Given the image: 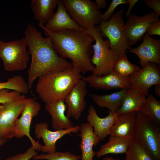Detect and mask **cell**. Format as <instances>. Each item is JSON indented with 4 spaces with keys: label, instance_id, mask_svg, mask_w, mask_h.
<instances>
[{
    "label": "cell",
    "instance_id": "4316f807",
    "mask_svg": "<svg viewBox=\"0 0 160 160\" xmlns=\"http://www.w3.org/2000/svg\"><path fill=\"white\" fill-rule=\"evenodd\" d=\"M125 153V160H154L145 149L133 139Z\"/></svg>",
    "mask_w": 160,
    "mask_h": 160
},
{
    "label": "cell",
    "instance_id": "d6986e66",
    "mask_svg": "<svg viewBox=\"0 0 160 160\" xmlns=\"http://www.w3.org/2000/svg\"><path fill=\"white\" fill-rule=\"evenodd\" d=\"M81 138L79 147L81 152L80 160H93L95 155L93 147L96 146L101 140L94 133L93 128L88 123L82 124L79 126Z\"/></svg>",
    "mask_w": 160,
    "mask_h": 160
},
{
    "label": "cell",
    "instance_id": "4dcf8cb0",
    "mask_svg": "<svg viewBox=\"0 0 160 160\" xmlns=\"http://www.w3.org/2000/svg\"><path fill=\"white\" fill-rule=\"evenodd\" d=\"M21 94L16 91H10L8 89H2L0 90V104L13 101L18 98Z\"/></svg>",
    "mask_w": 160,
    "mask_h": 160
},
{
    "label": "cell",
    "instance_id": "7a4b0ae2",
    "mask_svg": "<svg viewBox=\"0 0 160 160\" xmlns=\"http://www.w3.org/2000/svg\"><path fill=\"white\" fill-rule=\"evenodd\" d=\"M44 31L51 38L58 54L64 59H71L74 68L83 74L93 72L95 66L91 59L93 53L92 44L95 40L92 35L85 31L67 29L54 32Z\"/></svg>",
    "mask_w": 160,
    "mask_h": 160
},
{
    "label": "cell",
    "instance_id": "44dd1931",
    "mask_svg": "<svg viewBox=\"0 0 160 160\" xmlns=\"http://www.w3.org/2000/svg\"><path fill=\"white\" fill-rule=\"evenodd\" d=\"M137 112L117 115L110 129L109 135L133 139Z\"/></svg>",
    "mask_w": 160,
    "mask_h": 160
},
{
    "label": "cell",
    "instance_id": "6da1fadb",
    "mask_svg": "<svg viewBox=\"0 0 160 160\" xmlns=\"http://www.w3.org/2000/svg\"><path fill=\"white\" fill-rule=\"evenodd\" d=\"M25 34L28 52L32 57L28 71L27 83L30 90L33 81L42 75L49 71L73 67L72 63L58 55L50 37H43L30 23L27 25Z\"/></svg>",
    "mask_w": 160,
    "mask_h": 160
},
{
    "label": "cell",
    "instance_id": "9a60e30c",
    "mask_svg": "<svg viewBox=\"0 0 160 160\" xmlns=\"http://www.w3.org/2000/svg\"><path fill=\"white\" fill-rule=\"evenodd\" d=\"M142 43L135 48H131L127 52L134 53L139 58L142 68L150 62L160 65V40L145 34Z\"/></svg>",
    "mask_w": 160,
    "mask_h": 160
},
{
    "label": "cell",
    "instance_id": "1f68e13d",
    "mask_svg": "<svg viewBox=\"0 0 160 160\" xmlns=\"http://www.w3.org/2000/svg\"><path fill=\"white\" fill-rule=\"evenodd\" d=\"M128 4L127 0H113L106 11L102 14L100 19L102 21H107L114 13L116 8L121 4Z\"/></svg>",
    "mask_w": 160,
    "mask_h": 160
},
{
    "label": "cell",
    "instance_id": "ac0fdd59",
    "mask_svg": "<svg viewBox=\"0 0 160 160\" xmlns=\"http://www.w3.org/2000/svg\"><path fill=\"white\" fill-rule=\"evenodd\" d=\"M117 116L116 112L113 113L109 111L107 116L101 118L98 115L93 105H90L88 109L87 120L93 128L94 133L101 140H102L110 135V129L114 122Z\"/></svg>",
    "mask_w": 160,
    "mask_h": 160
},
{
    "label": "cell",
    "instance_id": "f546056e",
    "mask_svg": "<svg viewBox=\"0 0 160 160\" xmlns=\"http://www.w3.org/2000/svg\"><path fill=\"white\" fill-rule=\"evenodd\" d=\"M81 157L75 155L69 151L62 152L56 151L50 153H42L37 155L33 158L34 160H80Z\"/></svg>",
    "mask_w": 160,
    "mask_h": 160
},
{
    "label": "cell",
    "instance_id": "52a82bcc",
    "mask_svg": "<svg viewBox=\"0 0 160 160\" xmlns=\"http://www.w3.org/2000/svg\"><path fill=\"white\" fill-rule=\"evenodd\" d=\"M25 37L7 42L0 40V58L5 71H20L26 68L29 59Z\"/></svg>",
    "mask_w": 160,
    "mask_h": 160
},
{
    "label": "cell",
    "instance_id": "4fadbf2b",
    "mask_svg": "<svg viewBox=\"0 0 160 160\" xmlns=\"http://www.w3.org/2000/svg\"><path fill=\"white\" fill-rule=\"evenodd\" d=\"M79 127V126L76 125L69 129L52 131L48 129L47 123L41 122L35 125L34 133L37 139L41 138L43 140L44 145H42L41 151L44 153H50L56 151V143L57 140L66 134L78 132Z\"/></svg>",
    "mask_w": 160,
    "mask_h": 160
},
{
    "label": "cell",
    "instance_id": "3957f363",
    "mask_svg": "<svg viewBox=\"0 0 160 160\" xmlns=\"http://www.w3.org/2000/svg\"><path fill=\"white\" fill-rule=\"evenodd\" d=\"M82 74L71 68L48 72L39 77L36 92L45 103L64 99L78 81Z\"/></svg>",
    "mask_w": 160,
    "mask_h": 160
},
{
    "label": "cell",
    "instance_id": "ab89813d",
    "mask_svg": "<svg viewBox=\"0 0 160 160\" xmlns=\"http://www.w3.org/2000/svg\"><path fill=\"white\" fill-rule=\"evenodd\" d=\"M7 141V140L0 138V147L3 145Z\"/></svg>",
    "mask_w": 160,
    "mask_h": 160
},
{
    "label": "cell",
    "instance_id": "8fae6325",
    "mask_svg": "<svg viewBox=\"0 0 160 160\" xmlns=\"http://www.w3.org/2000/svg\"><path fill=\"white\" fill-rule=\"evenodd\" d=\"M41 108L40 104L32 98H27L21 116L16 122V137L21 138L25 136L30 140L35 150L41 151L42 146L36 141L30 134L31 124L33 118L38 115Z\"/></svg>",
    "mask_w": 160,
    "mask_h": 160
},
{
    "label": "cell",
    "instance_id": "d590c367",
    "mask_svg": "<svg viewBox=\"0 0 160 160\" xmlns=\"http://www.w3.org/2000/svg\"><path fill=\"white\" fill-rule=\"evenodd\" d=\"M129 6L127 11L125 14V17L128 18L131 15V12L132 9L138 1V0H127Z\"/></svg>",
    "mask_w": 160,
    "mask_h": 160
},
{
    "label": "cell",
    "instance_id": "7c38bea8",
    "mask_svg": "<svg viewBox=\"0 0 160 160\" xmlns=\"http://www.w3.org/2000/svg\"><path fill=\"white\" fill-rule=\"evenodd\" d=\"M159 17L153 11L142 16L131 14L124 25L130 46L143 39L151 24L159 20Z\"/></svg>",
    "mask_w": 160,
    "mask_h": 160
},
{
    "label": "cell",
    "instance_id": "f1b7e54d",
    "mask_svg": "<svg viewBox=\"0 0 160 160\" xmlns=\"http://www.w3.org/2000/svg\"><path fill=\"white\" fill-rule=\"evenodd\" d=\"M5 89L16 91L24 95L27 94L30 90L28 83L19 75L9 78L6 81L0 82V90Z\"/></svg>",
    "mask_w": 160,
    "mask_h": 160
},
{
    "label": "cell",
    "instance_id": "e0dca14e",
    "mask_svg": "<svg viewBox=\"0 0 160 160\" xmlns=\"http://www.w3.org/2000/svg\"><path fill=\"white\" fill-rule=\"evenodd\" d=\"M89 87L97 90H110L115 89L130 88L127 77L122 76L113 71L104 76L89 75L83 77Z\"/></svg>",
    "mask_w": 160,
    "mask_h": 160
},
{
    "label": "cell",
    "instance_id": "ba28073f",
    "mask_svg": "<svg viewBox=\"0 0 160 160\" xmlns=\"http://www.w3.org/2000/svg\"><path fill=\"white\" fill-rule=\"evenodd\" d=\"M67 12L80 27L86 30L99 24L102 15L95 2L90 0H63Z\"/></svg>",
    "mask_w": 160,
    "mask_h": 160
},
{
    "label": "cell",
    "instance_id": "836d02e7",
    "mask_svg": "<svg viewBox=\"0 0 160 160\" xmlns=\"http://www.w3.org/2000/svg\"><path fill=\"white\" fill-rule=\"evenodd\" d=\"M150 36L154 35H160V20L152 23L146 33Z\"/></svg>",
    "mask_w": 160,
    "mask_h": 160
},
{
    "label": "cell",
    "instance_id": "e575fe53",
    "mask_svg": "<svg viewBox=\"0 0 160 160\" xmlns=\"http://www.w3.org/2000/svg\"><path fill=\"white\" fill-rule=\"evenodd\" d=\"M146 6L153 10L159 16H160V0H144Z\"/></svg>",
    "mask_w": 160,
    "mask_h": 160
},
{
    "label": "cell",
    "instance_id": "83f0119b",
    "mask_svg": "<svg viewBox=\"0 0 160 160\" xmlns=\"http://www.w3.org/2000/svg\"><path fill=\"white\" fill-rule=\"evenodd\" d=\"M141 69L139 66L132 64L129 61L125 53L119 57L113 71L120 76L127 77Z\"/></svg>",
    "mask_w": 160,
    "mask_h": 160
},
{
    "label": "cell",
    "instance_id": "f35d334b",
    "mask_svg": "<svg viewBox=\"0 0 160 160\" xmlns=\"http://www.w3.org/2000/svg\"><path fill=\"white\" fill-rule=\"evenodd\" d=\"M102 160H122L113 158L112 157L106 156Z\"/></svg>",
    "mask_w": 160,
    "mask_h": 160
},
{
    "label": "cell",
    "instance_id": "cb8c5ba5",
    "mask_svg": "<svg viewBox=\"0 0 160 160\" xmlns=\"http://www.w3.org/2000/svg\"><path fill=\"white\" fill-rule=\"evenodd\" d=\"M132 139L110 135L108 141L102 145L99 151L95 152L97 158L108 154L125 153Z\"/></svg>",
    "mask_w": 160,
    "mask_h": 160
},
{
    "label": "cell",
    "instance_id": "8992f818",
    "mask_svg": "<svg viewBox=\"0 0 160 160\" xmlns=\"http://www.w3.org/2000/svg\"><path fill=\"white\" fill-rule=\"evenodd\" d=\"M124 12L123 9L118 10L98 26L103 37L109 40L111 49L119 57L131 48L124 28Z\"/></svg>",
    "mask_w": 160,
    "mask_h": 160
},
{
    "label": "cell",
    "instance_id": "30bf717a",
    "mask_svg": "<svg viewBox=\"0 0 160 160\" xmlns=\"http://www.w3.org/2000/svg\"><path fill=\"white\" fill-rule=\"evenodd\" d=\"M159 66L153 63H149L139 71L128 76L129 88L147 96L149 88L160 83Z\"/></svg>",
    "mask_w": 160,
    "mask_h": 160
},
{
    "label": "cell",
    "instance_id": "7402d4cb",
    "mask_svg": "<svg viewBox=\"0 0 160 160\" xmlns=\"http://www.w3.org/2000/svg\"><path fill=\"white\" fill-rule=\"evenodd\" d=\"M60 0H32L30 4L34 18L38 25L44 26L54 13Z\"/></svg>",
    "mask_w": 160,
    "mask_h": 160
},
{
    "label": "cell",
    "instance_id": "5b68a950",
    "mask_svg": "<svg viewBox=\"0 0 160 160\" xmlns=\"http://www.w3.org/2000/svg\"><path fill=\"white\" fill-rule=\"evenodd\" d=\"M133 139L145 149L154 160H160V127L140 111L136 113Z\"/></svg>",
    "mask_w": 160,
    "mask_h": 160
},
{
    "label": "cell",
    "instance_id": "603a6c76",
    "mask_svg": "<svg viewBox=\"0 0 160 160\" xmlns=\"http://www.w3.org/2000/svg\"><path fill=\"white\" fill-rule=\"evenodd\" d=\"M145 96L132 89H127L122 100L120 107L116 112L117 115L140 111L145 103Z\"/></svg>",
    "mask_w": 160,
    "mask_h": 160
},
{
    "label": "cell",
    "instance_id": "8d00e7d4",
    "mask_svg": "<svg viewBox=\"0 0 160 160\" xmlns=\"http://www.w3.org/2000/svg\"><path fill=\"white\" fill-rule=\"evenodd\" d=\"M95 3L98 9L105 8L107 5L106 1L105 0H95Z\"/></svg>",
    "mask_w": 160,
    "mask_h": 160
},
{
    "label": "cell",
    "instance_id": "9c48e42d",
    "mask_svg": "<svg viewBox=\"0 0 160 160\" xmlns=\"http://www.w3.org/2000/svg\"><path fill=\"white\" fill-rule=\"evenodd\" d=\"M27 97L21 95L16 100L0 105V138L7 141L16 137V122L23 111Z\"/></svg>",
    "mask_w": 160,
    "mask_h": 160
},
{
    "label": "cell",
    "instance_id": "ffe728a7",
    "mask_svg": "<svg viewBox=\"0 0 160 160\" xmlns=\"http://www.w3.org/2000/svg\"><path fill=\"white\" fill-rule=\"evenodd\" d=\"M66 106L64 100L45 105L46 111L52 118V128L55 130L68 129L74 126L69 118L65 114Z\"/></svg>",
    "mask_w": 160,
    "mask_h": 160
},
{
    "label": "cell",
    "instance_id": "d6a6232c",
    "mask_svg": "<svg viewBox=\"0 0 160 160\" xmlns=\"http://www.w3.org/2000/svg\"><path fill=\"white\" fill-rule=\"evenodd\" d=\"M37 155V152L32 145L25 152L10 156L5 160H30Z\"/></svg>",
    "mask_w": 160,
    "mask_h": 160
},
{
    "label": "cell",
    "instance_id": "2e32d148",
    "mask_svg": "<svg viewBox=\"0 0 160 160\" xmlns=\"http://www.w3.org/2000/svg\"><path fill=\"white\" fill-rule=\"evenodd\" d=\"M56 12L44 26L40 27L44 30L54 32L67 29L85 31L71 17L66 10L62 0H60L57 5Z\"/></svg>",
    "mask_w": 160,
    "mask_h": 160
},
{
    "label": "cell",
    "instance_id": "d4e9b609",
    "mask_svg": "<svg viewBox=\"0 0 160 160\" xmlns=\"http://www.w3.org/2000/svg\"><path fill=\"white\" fill-rule=\"evenodd\" d=\"M127 89H121L117 92L108 95L92 94L91 97L99 107L106 108L112 113H115L120 107L122 100Z\"/></svg>",
    "mask_w": 160,
    "mask_h": 160
},
{
    "label": "cell",
    "instance_id": "277c9868",
    "mask_svg": "<svg viewBox=\"0 0 160 160\" xmlns=\"http://www.w3.org/2000/svg\"><path fill=\"white\" fill-rule=\"evenodd\" d=\"M85 31L92 35L95 43L92 45L93 53L91 61L95 65L92 75L98 76L106 75L113 71L119 57L110 48L109 40H104L98 26L88 28Z\"/></svg>",
    "mask_w": 160,
    "mask_h": 160
},
{
    "label": "cell",
    "instance_id": "74e56055",
    "mask_svg": "<svg viewBox=\"0 0 160 160\" xmlns=\"http://www.w3.org/2000/svg\"><path fill=\"white\" fill-rule=\"evenodd\" d=\"M154 91L155 94L158 96H160V83L157 84L155 85Z\"/></svg>",
    "mask_w": 160,
    "mask_h": 160
},
{
    "label": "cell",
    "instance_id": "484cf974",
    "mask_svg": "<svg viewBox=\"0 0 160 160\" xmlns=\"http://www.w3.org/2000/svg\"><path fill=\"white\" fill-rule=\"evenodd\" d=\"M140 112L148 116L156 125L160 126V101L153 95L148 94Z\"/></svg>",
    "mask_w": 160,
    "mask_h": 160
},
{
    "label": "cell",
    "instance_id": "5bb4252c",
    "mask_svg": "<svg viewBox=\"0 0 160 160\" xmlns=\"http://www.w3.org/2000/svg\"><path fill=\"white\" fill-rule=\"evenodd\" d=\"M87 83L82 78L79 80L64 99L67 106V116L76 121L79 119L85 109V97L88 93Z\"/></svg>",
    "mask_w": 160,
    "mask_h": 160
}]
</instances>
